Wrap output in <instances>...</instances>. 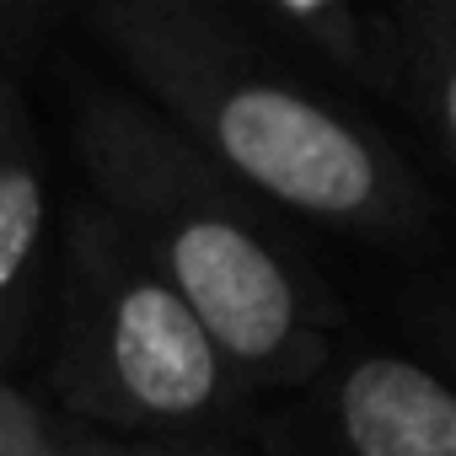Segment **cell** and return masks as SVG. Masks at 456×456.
<instances>
[{"label":"cell","instance_id":"cell-1","mask_svg":"<svg viewBox=\"0 0 456 456\" xmlns=\"http://www.w3.org/2000/svg\"><path fill=\"white\" fill-rule=\"evenodd\" d=\"M81 22L134 97L258 204L392 253L435 242L429 183L381 129L312 86L242 6L92 0Z\"/></svg>","mask_w":456,"mask_h":456},{"label":"cell","instance_id":"cell-2","mask_svg":"<svg viewBox=\"0 0 456 456\" xmlns=\"http://www.w3.org/2000/svg\"><path fill=\"white\" fill-rule=\"evenodd\" d=\"M70 145L92 199L177 290L248 392H296L333 354V296L269 225L264 204L209 167L134 92L76 70Z\"/></svg>","mask_w":456,"mask_h":456},{"label":"cell","instance_id":"cell-3","mask_svg":"<svg viewBox=\"0 0 456 456\" xmlns=\"http://www.w3.org/2000/svg\"><path fill=\"white\" fill-rule=\"evenodd\" d=\"M60 269L54 387L65 419L188 440L242 408L248 387L215 338L92 193L70 204Z\"/></svg>","mask_w":456,"mask_h":456},{"label":"cell","instance_id":"cell-4","mask_svg":"<svg viewBox=\"0 0 456 456\" xmlns=\"http://www.w3.org/2000/svg\"><path fill=\"white\" fill-rule=\"evenodd\" d=\"M301 392V456H456V392L392 349L328 354Z\"/></svg>","mask_w":456,"mask_h":456},{"label":"cell","instance_id":"cell-5","mask_svg":"<svg viewBox=\"0 0 456 456\" xmlns=\"http://www.w3.org/2000/svg\"><path fill=\"white\" fill-rule=\"evenodd\" d=\"M49 248V161L28 92L0 70V370L17 354Z\"/></svg>","mask_w":456,"mask_h":456},{"label":"cell","instance_id":"cell-6","mask_svg":"<svg viewBox=\"0 0 456 456\" xmlns=\"http://www.w3.org/2000/svg\"><path fill=\"white\" fill-rule=\"evenodd\" d=\"M397 49V113L419 129L435 167H456V0H392L381 6Z\"/></svg>","mask_w":456,"mask_h":456},{"label":"cell","instance_id":"cell-7","mask_svg":"<svg viewBox=\"0 0 456 456\" xmlns=\"http://www.w3.org/2000/svg\"><path fill=\"white\" fill-rule=\"evenodd\" d=\"M248 17H258L269 33L290 38L312 60H322L338 81L354 92L397 108V49L387 33L381 6H349V0H253Z\"/></svg>","mask_w":456,"mask_h":456},{"label":"cell","instance_id":"cell-8","mask_svg":"<svg viewBox=\"0 0 456 456\" xmlns=\"http://www.w3.org/2000/svg\"><path fill=\"white\" fill-rule=\"evenodd\" d=\"M49 435H54L60 456H232V451L172 440V435H108V429L76 424V419H49Z\"/></svg>","mask_w":456,"mask_h":456},{"label":"cell","instance_id":"cell-9","mask_svg":"<svg viewBox=\"0 0 456 456\" xmlns=\"http://www.w3.org/2000/svg\"><path fill=\"white\" fill-rule=\"evenodd\" d=\"M60 22L65 12L54 0H0V70L17 76V65L33 60Z\"/></svg>","mask_w":456,"mask_h":456},{"label":"cell","instance_id":"cell-10","mask_svg":"<svg viewBox=\"0 0 456 456\" xmlns=\"http://www.w3.org/2000/svg\"><path fill=\"white\" fill-rule=\"evenodd\" d=\"M17 456H60V445H54V435H49V413L28 397V408H22V424H17Z\"/></svg>","mask_w":456,"mask_h":456},{"label":"cell","instance_id":"cell-11","mask_svg":"<svg viewBox=\"0 0 456 456\" xmlns=\"http://www.w3.org/2000/svg\"><path fill=\"white\" fill-rule=\"evenodd\" d=\"M28 392H17L6 376H0V456H17V424H22Z\"/></svg>","mask_w":456,"mask_h":456}]
</instances>
